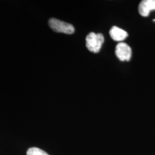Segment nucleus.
I'll return each instance as SVG.
<instances>
[{"label": "nucleus", "mask_w": 155, "mask_h": 155, "mask_svg": "<svg viewBox=\"0 0 155 155\" xmlns=\"http://www.w3.org/2000/svg\"><path fill=\"white\" fill-rule=\"evenodd\" d=\"M104 42V37L101 33L91 32L86 38V48L89 51L94 53H98L100 51Z\"/></svg>", "instance_id": "1"}, {"label": "nucleus", "mask_w": 155, "mask_h": 155, "mask_svg": "<svg viewBox=\"0 0 155 155\" xmlns=\"http://www.w3.org/2000/svg\"><path fill=\"white\" fill-rule=\"evenodd\" d=\"M153 10H155V0H143L139 4V12L141 16H149Z\"/></svg>", "instance_id": "4"}, {"label": "nucleus", "mask_w": 155, "mask_h": 155, "mask_svg": "<svg viewBox=\"0 0 155 155\" xmlns=\"http://www.w3.org/2000/svg\"><path fill=\"white\" fill-rule=\"evenodd\" d=\"M27 155H49L45 151L37 148V147H32L30 148L27 152Z\"/></svg>", "instance_id": "6"}, {"label": "nucleus", "mask_w": 155, "mask_h": 155, "mask_svg": "<svg viewBox=\"0 0 155 155\" xmlns=\"http://www.w3.org/2000/svg\"><path fill=\"white\" fill-rule=\"evenodd\" d=\"M49 26L56 32H61L65 34H73L75 32V28L72 25L63 22L58 19L52 18L49 20Z\"/></svg>", "instance_id": "2"}, {"label": "nucleus", "mask_w": 155, "mask_h": 155, "mask_svg": "<svg viewBox=\"0 0 155 155\" xmlns=\"http://www.w3.org/2000/svg\"><path fill=\"white\" fill-rule=\"evenodd\" d=\"M109 34L111 38L117 42H121L124 40L128 37L127 32L125 30L118 28V27L114 26L109 31Z\"/></svg>", "instance_id": "5"}, {"label": "nucleus", "mask_w": 155, "mask_h": 155, "mask_svg": "<svg viewBox=\"0 0 155 155\" xmlns=\"http://www.w3.org/2000/svg\"><path fill=\"white\" fill-rule=\"evenodd\" d=\"M116 55L120 61H129L131 57V49L127 43L120 42L116 47Z\"/></svg>", "instance_id": "3"}]
</instances>
